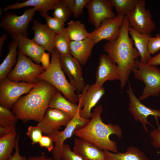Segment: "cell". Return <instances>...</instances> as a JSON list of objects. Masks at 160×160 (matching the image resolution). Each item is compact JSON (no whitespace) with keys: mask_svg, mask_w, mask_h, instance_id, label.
<instances>
[{"mask_svg":"<svg viewBox=\"0 0 160 160\" xmlns=\"http://www.w3.org/2000/svg\"><path fill=\"white\" fill-rule=\"evenodd\" d=\"M20 135L17 136L15 151L12 156L9 160H27V158L25 156H21L20 153V148L19 146Z\"/></svg>","mask_w":160,"mask_h":160,"instance_id":"obj_40","label":"cell"},{"mask_svg":"<svg viewBox=\"0 0 160 160\" xmlns=\"http://www.w3.org/2000/svg\"><path fill=\"white\" fill-rule=\"evenodd\" d=\"M117 15L127 16L132 12L137 4L139 0H111Z\"/></svg>","mask_w":160,"mask_h":160,"instance_id":"obj_30","label":"cell"},{"mask_svg":"<svg viewBox=\"0 0 160 160\" xmlns=\"http://www.w3.org/2000/svg\"><path fill=\"white\" fill-rule=\"evenodd\" d=\"M44 18L48 27L56 34L60 33L65 27V22L57 18L49 16L48 14Z\"/></svg>","mask_w":160,"mask_h":160,"instance_id":"obj_34","label":"cell"},{"mask_svg":"<svg viewBox=\"0 0 160 160\" xmlns=\"http://www.w3.org/2000/svg\"><path fill=\"white\" fill-rule=\"evenodd\" d=\"M72 14L71 12L62 0L54 9L52 15L65 22Z\"/></svg>","mask_w":160,"mask_h":160,"instance_id":"obj_33","label":"cell"},{"mask_svg":"<svg viewBox=\"0 0 160 160\" xmlns=\"http://www.w3.org/2000/svg\"><path fill=\"white\" fill-rule=\"evenodd\" d=\"M16 129L15 127H0V137L9 134Z\"/></svg>","mask_w":160,"mask_h":160,"instance_id":"obj_44","label":"cell"},{"mask_svg":"<svg viewBox=\"0 0 160 160\" xmlns=\"http://www.w3.org/2000/svg\"><path fill=\"white\" fill-rule=\"evenodd\" d=\"M17 120L10 109L0 105V127H15Z\"/></svg>","mask_w":160,"mask_h":160,"instance_id":"obj_31","label":"cell"},{"mask_svg":"<svg viewBox=\"0 0 160 160\" xmlns=\"http://www.w3.org/2000/svg\"><path fill=\"white\" fill-rule=\"evenodd\" d=\"M36 84L12 81L7 77L0 82V105L9 109L23 94H27Z\"/></svg>","mask_w":160,"mask_h":160,"instance_id":"obj_8","label":"cell"},{"mask_svg":"<svg viewBox=\"0 0 160 160\" xmlns=\"http://www.w3.org/2000/svg\"><path fill=\"white\" fill-rule=\"evenodd\" d=\"M70 41L66 28L65 27L60 33L55 34L54 41V47L60 55L70 54L69 44Z\"/></svg>","mask_w":160,"mask_h":160,"instance_id":"obj_29","label":"cell"},{"mask_svg":"<svg viewBox=\"0 0 160 160\" xmlns=\"http://www.w3.org/2000/svg\"><path fill=\"white\" fill-rule=\"evenodd\" d=\"M17 135L15 129L9 134L0 137V160H9L12 156Z\"/></svg>","mask_w":160,"mask_h":160,"instance_id":"obj_27","label":"cell"},{"mask_svg":"<svg viewBox=\"0 0 160 160\" xmlns=\"http://www.w3.org/2000/svg\"><path fill=\"white\" fill-rule=\"evenodd\" d=\"M27 160H54L53 158L48 157L45 153H42L39 156H29L27 157Z\"/></svg>","mask_w":160,"mask_h":160,"instance_id":"obj_42","label":"cell"},{"mask_svg":"<svg viewBox=\"0 0 160 160\" xmlns=\"http://www.w3.org/2000/svg\"><path fill=\"white\" fill-rule=\"evenodd\" d=\"M146 3L145 0H139L134 10L127 16L134 29L141 33L150 34L155 29L156 25L150 11L146 9Z\"/></svg>","mask_w":160,"mask_h":160,"instance_id":"obj_11","label":"cell"},{"mask_svg":"<svg viewBox=\"0 0 160 160\" xmlns=\"http://www.w3.org/2000/svg\"><path fill=\"white\" fill-rule=\"evenodd\" d=\"M49 108L60 110L66 113L72 119L81 109L78 104H74L69 101L57 90L52 96Z\"/></svg>","mask_w":160,"mask_h":160,"instance_id":"obj_24","label":"cell"},{"mask_svg":"<svg viewBox=\"0 0 160 160\" xmlns=\"http://www.w3.org/2000/svg\"><path fill=\"white\" fill-rule=\"evenodd\" d=\"M129 33L133 40L134 46L137 50L141 58L139 60L144 63H147L152 57L148 49V43L152 36L150 34L141 33L134 29L129 25Z\"/></svg>","mask_w":160,"mask_h":160,"instance_id":"obj_23","label":"cell"},{"mask_svg":"<svg viewBox=\"0 0 160 160\" xmlns=\"http://www.w3.org/2000/svg\"><path fill=\"white\" fill-rule=\"evenodd\" d=\"M60 62L63 71L68 77L75 91L78 93L82 92L86 84L79 62L70 54L60 55Z\"/></svg>","mask_w":160,"mask_h":160,"instance_id":"obj_13","label":"cell"},{"mask_svg":"<svg viewBox=\"0 0 160 160\" xmlns=\"http://www.w3.org/2000/svg\"><path fill=\"white\" fill-rule=\"evenodd\" d=\"M85 7L88 10V22L94 26V30L97 29L104 20L117 16L113 11L111 0H90Z\"/></svg>","mask_w":160,"mask_h":160,"instance_id":"obj_15","label":"cell"},{"mask_svg":"<svg viewBox=\"0 0 160 160\" xmlns=\"http://www.w3.org/2000/svg\"><path fill=\"white\" fill-rule=\"evenodd\" d=\"M104 151L107 156V160H149L143 152L133 146L129 147L124 153Z\"/></svg>","mask_w":160,"mask_h":160,"instance_id":"obj_26","label":"cell"},{"mask_svg":"<svg viewBox=\"0 0 160 160\" xmlns=\"http://www.w3.org/2000/svg\"><path fill=\"white\" fill-rule=\"evenodd\" d=\"M17 45L16 41L13 40L9 44L8 48L9 52L0 65V82L7 78L12 70L13 67L16 65L17 61Z\"/></svg>","mask_w":160,"mask_h":160,"instance_id":"obj_25","label":"cell"},{"mask_svg":"<svg viewBox=\"0 0 160 160\" xmlns=\"http://www.w3.org/2000/svg\"><path fill=\"white\" fill-rule=\"evenodd\" d=\"M17 61L7 78L14 82H24L36 84L40 81L38 77L44 70L41 66L34 63L31 60L18 52Z\"/></svg>","mask_w":160,"mask_h":160,"instance_id":"obj_6","label":"cell"},{"mask_svg":"<svg viewBox=\"0 0 160 160\" xmlns=\"http://www.w3.org/2000/svg\"><path fill=\"white\" fill-rule=\"evenodd\" d=\"M136 68L131 70L135 78L144 83L145 87L139 100L142 101L150 96H157L160 92V69L156 66L144 63L137 59Z\"/></svg>","mask_w":160,"mask_h":160,"instance_id":"obj_5","label":"cell"},{"mask_svg":"<svg viewBox=\"0 0 160 160\" xmlns=\"http://www.w3.org/2000/svg\"><path fill=\"white\" fill-rule=\"evenodd\" d=\"M12 38L16 41L20 52L28 57L36 63L39 64L40 63L41 57L45 51L42 47L32 39H29L25 36L15 35L12 36Z\"/></svg>","mask_w":160,"mask_h":160,"instance_id":"obj_20","label":"cell"},{"mask_svg":"<svg viewBox=\"0 0 160 160\" xmlns=\"http://www.w3.org/2000/svg\"><path fill=\"white\" fill-rule=\"evenodd\" d=\"M120 79V72L117 65L111 61L107 54H101L96 71L95 84L101 87L107 81Z\"/></svg>","mask_w":160,"mask_h":160,"instance_id":"obj_17","label":"cell"},{"mask_svg":"<svg viewBox=\"0 0 160 160\" xmlns=\"http://www.w3.org/2000/svg\"><path fill=\"white\" fill-rule=\"evenodd\" d=\"M53 143L54 141L52 138L49 136L46 135L42 136L39 143L41 147L45 148L49 152H50L54 147Z\"/></svg>","mask_w":160,"mask_h":160,"instance_id":"obj_39","label":"cell"},{"mask_svg":"<svg viewBox=\"0 0 160 160\" xmlns=\"http://www.w3.org/2000/svg\"><path fill=\"white\" fill-rule=\"evenodd\" d=\"M157 127L151 131L149 133L151 138V143L152 146L155 148H160V125L158 120H156Z\"/></svg>","mask_w":160,"mask_h":160,"instance_id":"obj_38","label":"cell"},{"mask_svg":"<svg viewBox=\"0 0 160 160\" xmlns=\"http://www.w3.org/2000/svg\"><path fill=\"white\" fill-rule=\"evenodd\" d=\"M124 17L117 15L114 18L104 20L97 29L90 33L89 37L92 39L95 44L103 40L108 41L115 40L119 35Z\"/></svg>","mask_w":160,"mask_h":160,"instance_id":"obj_14","label":"cell"},{"mask_svg":"<svg viewBox=\"0 0 160 160\" xmlns=\"http://www.w3.org/2000/svg\"><path fill=\"white\" fill-rule=\"evenodd\" d=\"M147 63L154 66L160 65V52L154 56L151 57Z\"/></svg>","mask_w":160,"mask_h":160,"instance_id":"obj_43","label":"cell"},{"mask_svg":"<svg viewBox=\"0 0 160 160\" xmlns=\"http://www.w3.org/2000/svg\"><path fill=\"white\" fill-rule=\"evenodd\" d=\"M129 25L127 17L125 16L118 37L114 40L107 42L103 47L110 60L113 63L116 64L119 69L121 89L128 81L132 68L136 67L135 60L140 56L134 46L133 40L129 36Z\"/></svg>","mask_w":160,"mask_h":160,"instance_id":"obj_1","label":"cell"},{"mask_svg":"<svg viewBox=\"0 0 160 160\" xmlns=\"http://www.w3.org/2000/svg\"><path fill=\"white\" fill-rule=\"evenodd\" d=\"M26 133L31 141V144L33 145L39 143L43 133L41 128L37 125L36 126H29Z\"/></svg>","mask_w":160,"mask_h":160,"instance_id":"obj_35","label":"cell"},{"mask_svg":"<svg viewBox=\"0 0 160 160\" xmlns=\"http://www.w3.org/2000/svg\"><path fill=\"white\" fill-rule=\"evenodd\" d=\"M148 51L153 55L160 50V34H156L155 37H151L148 43Z\"/></svg>","mask_w":160,"mask_h":160,"instance_id":"obj_36","label":"cell"},{"mask_svg":"<svg viewBox=\"0 0 160 160\" xmlns=\"http://www.w3.org/2000/svg\"><path fill=\"white\" fill-rule=\"evenodd\" d=\"M79 111L76 113L63 130H57L47 135L52 138L54 143L52 151L54 160H62L63 147L65 140L71 137L78 127L85 124L89 121V119H85L80 116Z\"/></svg>","mask_w":160,"mask_h":160,"instance_id":"obj_9","label":"cell"},{"mask_svg":"<svg viewBox=\"0 0 160 160\" xmlns=\"http://www.w3.org/2000/svg\"><path fill=\"white\" fill-rule=\"evenodd\" d=\"M81 92L77 95L78 105L81 108L79 115L84 119H90L92 109L104 95L105 90L103 86L99 87L95 83L86 84Z\"/></svg>","mask_w":160,"mask_h":160,"instance_id":"obj_10","label":"cell"},{"mask_svg":"<svg viewBox=\"0 0 160 160\" xmlns=\"http://www.w3.org/2000/svg\"><path fill=\"white\" fill-rule=\"evenodd\" d=\"M127 92L129 98V111L133 115L135 121H139L142 125L144 130L148 132L147 124L153 127V126L148 121V117L153 116L156 120L158 119V118H160V110L150 108L142 103L136 97L129 82Z\"/></svg>","mask_w":160,"mask_h":160,"instance_id":"obj_12","label":"cell"},{"mask_svg":"<svg viewBox=\"0 0 160 160\" xmlns=\"http://www.w3.org/2000/svg\"><path fill=\"white\" fill-rule=\"evenodd\" d=\"M60 54L55 49L51 53V60L49 67L38 78L39 80L46 81L52 85L57 90L71 103L77 104L78 102L77 95L70 82L67 80L60 62Z\"/></svg>","mask_w":160,"mask_h":160,"instance_id":"obj_4","label":"cell"},{"mask_svg":"<svg viewBox=\"0 0 160 160\" xmlns=\"http://www.w3.org/2000/svg\"><path fill=\"white\" fill-rule=\"evenodd\" d=\"M89 37L81 41H71L69 44L70 54L80 63L81 65L86 64L91 55L95 45Z\"/></svg>","mask_w":160,"mask_h":160,"instance_id":"obj_21","label":"cell"},{"mask_svg":"<svg viewBox=\"0 0 160 160\" xmlns=\"http://www.w3.org/2000/svg\"><path fill=\"white\" fill-rule=\"evenodd\" d=\"M103 111L102 105H98L92 112L89 121L78 127L73 135L90 142L103 150L117 153L116 144L111 140L109 137L114 134L119 137H121L122 130L118 125L103 122L101 118Z\"/></svg>","mask_w":160,"mask_h":160,"instance_id":"obj_3","label":"cell"},{"mask_svg":"<svg viewBox=\"0 0 160 160\" xmlns=\"http://www.w3.org/2000/svg\"><path fill=\"white\" fill-rule=\"evenodd\" d=\"M49 54L44 52L41 58L40 62L42 64V67L44 70L47 69L50 66L51 62L49 61Z\"/></svg>","mask_w":160,"mask_h":160,"instance_id":"obj_41","label":"cell"},{"mask_svg":"<svg viewBox=\"0 0 160 160\" xmlns=\"http://www.w3.org/2000/svg\"><path fill=\"white\" fill-rule=\"evenodd\" d=\"M32 7L25 11L18 16L12 12H8L1 18L0 27L12 36L15 35L28 36V28L36 11Z\"/></svg>","mask_w":160,"mask_h":160,"instance_id":"obj_7","label":"cell"},{"mask_svg":"<svg viewBox=\"0 0 160 160\" xmlns=\"http://www.w3.org/2000/svg\"><path fill=\"white\" fill-rule=\"evenodd\" d=\"M71 119L64 112L49 108L37 125L41 128L43 133L48 135L61 129L63 126L66 127Z\"/></svg>","mask_w":160,"mask_h":160,"instance_id":"obj_16","label":"cell"},{"mask_svg":"<svg viewBox=\"0 0 160 160\" xmlns=\"http://www.w3.org/2000/svg\"><path fill=\"white\" fill-rule=\"evenodd\" d=\"M66 28L71 41H82L89 37L90 33L80 20L70 21Z\"/></svg>","mask_w":160,"mask_h":160,"instance_id":"obj_28","label":"cell"},{"mask_svg":"<svg viewBox=\"0 0 160 160\" xmlns=\"http://www.w3.org/2000/svg\"><path fill=\"white\" fill-rule=\"evenodd\" d=\"M32 29L34 32L32 39L45 50L52 53L55 49L54 41L55 33L46 24L33 19Z\"/></svg>","mask_w":160,"mask_h":160,"instance_id":"obj_19","label":"cell"},{"mask_svg":"<svg viewBox=\"0 0 160 160\" xmlns=\"http://www.w3.org/2000/svg\"><path fill=\"white\" fill-rule=\"evenodd\" d=\"M61 0H28L22 3L17 2L6 6L3 11H6L10 9H17L24 7L32 6L39 11L41 15L45 18L47 15L48 11L54 9Z\"/></svg>","mask_w":160,"mask_h":160,"instance_id":"obj_22","label":"cell"},{"mask_svg":"<svg viewBox=\"0 0 160 160\" xmlns=\"http://www.w3.org/2000/svg\"><path fill=\"white\" fill-rule=\"evenodd\" d=\"M73 151L84 160H107L103 150L90 142L77 137L74 139Z\"/></svg>","mask_w":160,"mask_h":160,"instance_id":"obj_18","label":"cell"},{"mask_svg":"<svg viewBox=\"0 0 160 160\" xmlns=\"http://www.w3.org/2000/svg\"><path fill=\"white\" fill-rule=\"evenodd\" d=\"M57 89L49 83L41 80L29 92L22 96L14 103L12 111L17 120L39 122L49 108L51 99Z\"/></svg>","mask_w":160,"mask_h":160,"instance_id":"obj_2","label":"cell"},{"mask_svg":"<svg viewBox=\"0 0 160 160\" xmlns=\"http://www.w3.org/2000/svg\"><path fill=\"white\" fill-rule=\"evenodd\" d=\"M90 0H62L76 18L82 14L84 7Z\"/></svg>","mask_w":160,"mask_h":160,"instance_id":"obj_32","label":"cell"},{"mask_svg":"<svg viewBox=\"0 0 160 160\" xmlns=\"http://www.w3.org/2000/svg\"><path fill=\"white\" fill-rule=\"evenodd\" d=\"M62 160H84L75 153L69 145L64 143L63 145Z\"/></svg>","mask_w":160,"mask_h":160,"instance_id":"obj_37","label":"cell"},{"mask_svg":"<svg viewBox=\"0 0 160 160\" xmlns=\"http://www.w3.org/2000/svg\"><path fill=\"white\" fill-rule=\"evenodd\" d=\"M7 35L6 34H3L0 37V57L2 56V49L4 43L7 38Z\"/></svg>","mask_w":160,"mask_h":160,"instance_id":"obj_45","label":"cell"}]
</instances>
